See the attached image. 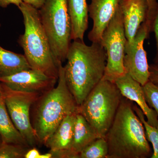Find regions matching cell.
Wrapping results in <instances>:
<instances>
[{"label":"cell","instance_id":"6da1fadb","mask_svg":"<svg viewBox=\"0 0 158 158\" xmlns=\"http://www.w3.org/2000/svg\"><path fill=\"white\" fill-rule=\"evenodd\" d=\"M64 66L66 84L78 106L102 79L107 55L100 42L90 45L80 40L71 43Z\"/></svg>","mask_w":158,"mask_h":158},{"label":"cell","instance_id":"7a4b0ae2","mask_svg":"<svg viewBox=\"0 0 158 158\" xmlns=\"http://www.w3.org/2000/svg\"><path fill=\"white\" fill-rule=\"evenodd\" d=\"M57 86L39 96L31 109L32 127L40 144H43L63 119L78 113V105L69 89L62 63L59 65Z\"/></svg>","mask_w":158,"mask_h":158},{"label":"cell","instance_id":"3957f363","mask_svg":"<svg viewBox=\"0 0 158 158\" xmlns=\"http://www.w3.org/2000/svg\"><path fill=\"white\" fill-rule=\"evenodd\" d=\"M131 102L123 97L105 136L108 145L107 158H146L150 156L144 125Z\"/></svg>","mask_w":158,"mask_h":158},{"label":"cell","instance_id":"277c9868","mask_svg":"<svg viewBox=\"0 0 158 158\" xmlns=\"http://www.w3.org/2000/svg\"><path fill=\"white\" fill-rule=\"evenodd\" d=\"M23 18L24 33L18 43L31 68L58 79L59 64L40 20L39 10L24 2L18 7Z\"/></svg>","mask_w":158,"mask_h":158},{"label":"cell","instance_id":"5b68a950","mask_svg":"<svg viewBox=\"0 0 158 158\" xmlns=\"http://www.w3.org/2000/svg\"><path fill=\"white\" fill-rule=\"evenodd\" d=\"M123 97L115 83L102 80L78 106V113L105 138Z\"/></svg>","mask_w":158,"mask_h":158},{"label":"cell","instance_id":"8992f818","mask_svg":"<svg viewBox=\"0 0 158 158\" xmlns=\"http://www.w3.org/2000/svg\"><path fill=\"white\" fill-rule=\"evenodd\" d=\"M38 10L55 59L59 65L62 64L66 60L72 40L67 0H46Z\"/></svg>","mask_w":158,"mask_h":158},{"label":"cell","instance_id":"52a82bcc","mask_svg":"<svg viewBox=\"0 0 158 158\" xmlns=\"http://www.w3.org/2000/svg\"><path fill=\"white\" fill-rule=\"evenodd\" d=\"M127 41L122 15L118 7L101 40L100 43L107 55L106 65L102 80L114 83L127 73L123 63Z\"/></svg>","mask_w":158,"mask_h":158},{"label":"cell","instance_id":"ba28073f","mask_svg":"<svg viewBox=\"0 0 158 158\" xmlns=\"http://www.w3.org/2000/svg\"><path fill=\"white\" fill-rule=\"evenodd\" d=\"M0 92L11 120L29 146L36 147L39 145L31 124V109L41 94L11 90L1 82Z\"/></svg>","mask_w":158,"mask_h":158},{"label":"cell","instance_id":"9c48e42d","mask_svg":"<svg viewBox=\"0 0 158 158\" xmlns=\"http://www.w3.org/2000/svg\"><path fill=\"white\" fill-rule=\"evenodd\" d=\"M151 29L149 22L146 20L142 23L133 41H127L125 48L123 63L126 71L142 86L149 81V65L144 42Z\"/></svg>","mask_w":158,"mask_h":158},{"label":"cell","instance_id":"30bf717a","mask_svg":"<svg viewBox=\"0 0 158 158\" xmlns=\"http://www.w3.org/2000/svg\"><path fill=\"white\" fill-rule=\"evenodd\" d=\"M58 80L41 71L31 69L1 77L0 82L11 90L42 94L55 87Z\"/></svg>","mask_w":158,"mask_h":158},{"label":"cell","instance_id":"8fae6325","mask_svg":"<svg viewBox=\"0 0 158 158\" xmlns=\"http://www.w3.org/2000/svg\"><path fill=\"white\" fill-rule=\"evenodd\" d=\"M119 2V0H91L88 11L93 25L88 38L91 42H100L104 31L118 9Z\"/></svg>","mask_w":158,"mask_h":158},{"label":"cell","instance_id":"7c38bea8","mask_svg":"<svg viewBox=\"0 0 158 158\" xmlns=\"http://www.w3.org/2000/svg\"><path fill=\"white\" fill-rule=\"evenodd\" d=\"M125 34L127 42L133 41L138 29L146 21L148 7L146 0H119Z\"/></svg>","mask_w":158,"mask_h":158},{"label":"cell","instance_id":"4fadbf2b","mask_svg":"<svg viewBox=\"0 0 158 158\" xmlns=\"http://www.w3.org/2000/svg\"><path fill=\"white\" fill-rule=\"evenodd\" d=\"M123 97L135 102L147 119L148 124L158 127V116L156 111L148 104L143 86L127 73L114 82Z\"/></svg>","mask_w":158,"mask_h":158},{"label":"cell","instance_id":"5bb4252c","mask_svg":"<svg viewBox=\"0 0 158 158\" xmlns=\"http://www.w3.org/2000/svg\"><path fill=\"white\" fill-rule=\"evenodd\" d=\"M66 116L44 144L50 150H70L74 134L76 114Z\"/></svg>","mask_w":158,"mask_h":158},{"label":"cell","instance_id":"9a60e30c","mask_svg":"<svg viewBox=\"0 0 158 158\" xmlns=\"http://www.w3.org/2000/svg\"><path fill=\"white\" fill-rule=\"evenodd\" d=\"M72 25V40L84 41L88 27V6L86 0H67Z\"/></svg>","mask_w":158,"mask_h":158},{"label":"cell","instance_id":"2e32d148","mask_svg":"<svg viewBox=\"0 0 158 158\" xmlns=\"http://www.w3.org/2000/svg\"><path fill=\"white\" fill-rule=\"evenodd\" d=\"M99 135L95 130L81 114H76L74 134L71 151L76 158H80L79 155L82 150Z\"/></svg>","mask_w":158,"mask_h":158},{"label":"cell","instance_id":"e0dca14e","mask_svg":"<svg viewBox=\"0 0 158 158\" xmlns=\"http://www.w3.org/2000/svg\"><path fill=\"white\" fill-rule=\"evenodd\" d=\"M0 135L2 139L3 143L21 144L30 147L11 120L1 92Z\"/></svg>","mask_w":158,"mask_h":158},{"label":"cell","instance_id":"ac0fdd59","mask_svg":"<svg viewBox=\"0 0 158 158\" xmlns=\"http://www.w3.org/2000/svg\"><path fill=\"white\" fill-rule=\"evenodd\" d=\"M31 69L24 55L7 50L0 46V78Z\"/></svg>","mask_w":158,"mask_h":158},{"label":"cell","instance_id":"d6986e66","mask_svg":"<svg viewBox=\"0 0 158 158\" xmlns=\"http://www.w3.org/2000/svg\"><path fill=\"white\" fill-rule=\"evenodd\" d=\"M108 145L105 138L100 137L85 148L79 155L80 158H107Z\"/></svg>","mask_w":158,"mask_h":158},{"label":"cell","instance_id":"ffe728a7","mask_svg":"<svg viewBox=\"0 0 158 158\" xmlns=\"http://www.w3.org/2000/svg\"><path fill=\"white\" fill-rule=\"evenodd\" d=\"M133 109L144 125L147 140L152 144L153 153L151 158H158V127H154L148 123L144 113L136 105H133Z\"/></svg>","mask_w":158,"mask_h":158},{"label":"cell","instance_id":"44dd1931","mask_svg":"<svg viewBox=\"0 0 158 158\" xmlns=\"http://www.w3.org/2000/svg\"><path fill=\"white\" fill-rule=\"evenodd\" d=\"M30 148L21 144L3 143L0 145V158H24Z\"/></svg>","mask_w":158,"mask_h":158},{"label":"cell","instance_id":"7402d4cb","mask_svg":"<svg viewBox=\"0 0 158 158\" xmlns=\"http://www.w3.org/2000/svg\"><path fill=\"white\" fill-rule=\"evenodd\" d=\"M143 88L148 104L156 111L158 116V85L149 81Z\"/></svg>","mask_w":158,"mask_h":158},{"label":"cell","instance_id":"603a6c76","mask_svg":"<svg viewBox=\"0 0 158 158\" xmlns=\"http://www.w3.org/2000/svg\"><path fill=\"white\" fill-rule=\"evenodd\" d=\"M148 7V14L146 20L149 22L152 27L158 9V3L156 0H146Z\"/></svg>","mask_w":158,"mask_h":158},{"label":"cell","instance_id":"cb8c5ba5","mask_svg":"<svg viewBox=\"0 0 158 158\" xmlns=\"http://www.w3.org/2000/svg\"><path fill=\"white\" fill-rule=\"evenodd\" d=\"M151 31L154 32L156 43L157 53L154 60L155 64L154 65L158 68V6L155 17L153 22Z\"/></svg>","mask_w":158,"mask_h":158},{"label":"cell","instance_id":"d4e9b609","mask_svg":"<svg viewBox=\"0 0 158 158\" xmlns=\"http://www.w3.org/2000/svg\"><path fill=\"white\" fill-rule=\"evenodd\" d=\"M149 81L158 85V68L154 65H149Z\"/></svg>","mask_w":158,"mask_h":158},{"label":"cell","instance_id":"484cf974","mask_svg":"<svg viewBox=\"0 0 158 158\" xmlns=\"http://www.w3.org/2000/svg\"><path fill=\"white\" fill-rule=\"evenodd\" d=\"M23 2L28 4L30 6L39 10L44 5L46 0H22Z\"/></svg>","mask_w":158,"mask_h":158},{"label":"cell","instance_id":"4316f807","mask_svg":"<svg viewBox=\"0 0 158 158\" xmlns=\"http://www.w3.org/2000/svg\"><path fill=\"white\" fill-rule=\"evenodd\" d=\"M22 2V0H0V7L5 9L12 4L19 7Z\"/></svg>","mask_w":158,"mask_h":158},{"label":"cell","instance_id":"83f0119b","mask_svg":"<svg viewBox=\"0 0 158 158\" xmlns=\"http://www.w3.org/2000/svg\"><path fill=\"white\" fill-rule=\"evenodd\" d=\"M40 154L36 147L31 148L26 153L24 158H39Z\"/></svg>","mask_w":158,"mask_h":158},{"label":"cell","instance_id":"f1b7e54d","mask_svg":"<svg viewBox=\"0 0 158 158\" xmlns=\"http://www.w3.org/2000/svg\"><path fill=\"white\" fill-rule=\"evenodd\" d=\"M39 158H52V155L49 152L46 153L40 154Z\"/></svg>","mask_w":158,"mask_h":158},{"label":"cell","instance_id":"f546056e","mask_svg":"<svg viewBox=\"0 0 158 158\" xmlns=\"http://www.w3.org/2000/svg\"><path fill=\"white\" fill-rule=\"evenodd\" d=\"M3 143V141L2 139V137H1V135H0V145H1Z\"/></svg>","mask_w":158,"mask_h":158},{"label":"cell","instance_id":"4dcf8cb0","mask_svg":"<svg viewBox=\"0 0 158 158\" xmlns=\"http://www.w3.org/2000/svg\"><path fill=\"white\" fill-rule=\"evenodd\" d=\"M1 23H0V28H1Z\"/></svg>","mask_w":158,"mask_h":158}]
</instances>
